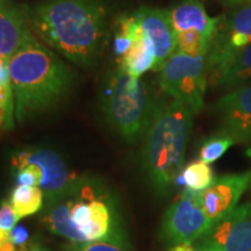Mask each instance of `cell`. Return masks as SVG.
Instances as JSON below:
<instances>
[{
  "instance_id": "6da1fadb",
  "label": "cell",
  "mask_w": 251,
  "mask_h": 251,
  "mask_svg": "<svg viewBox=\"0 0 251 251\" xmlns=\"http://www.w3.org/2000/svg\"><path fill=\"white\" fill-rule=\"evenodd\" d=\"M106 8L100 0H47L28 14L37 36L78 65H91L106 37Z\"/></svg>"
},
{
  "instance_id": "7a4b0ae2",
  "label": "cell",
  "mask_w": 251,
  "mask_h": 251,
  "mask_svg": "<svg viewBox=\"0 0 251 251\" xmlns=\"http://www.w3.org/2000/svg\"><path fill=\"white\" fill-rule=\"evenodd\" d=\"M43 224L72 243L111 242L125 247L118 213L107 194L80 179L64 196L47 202Z\"/></svg>"
},
{
  "instance_id": "3957f363",
  "label": "cell",
  "mask_w": 251,
  "mask_h": 251,
  "mask_svg": "<svg viewBox=\"0 0 251 251\" xmlns=\"http://www.w3.org/2000/svg\"><path fill=\"white\" fill-rule=\"evenodd\" d=\"M15 118L25 122L55 105L70 89L72 75L51 50L35 40L7 59Z\"/></svg>"
},
{
  "instance_id": "277c9868",
  "label": "cell",
  "mask_w": 251,
  "mask_h": 251,
  "mask_svg": "<svg viewBox=\"0 0 251 251\" xmlns=\"http://www.w3.org/2000/svg\"><path fill=\"white\" fill-rule=\"evenodd\" d=\"M194 113L178 100L159 105L144 135L143 165L159 193H168L183 171Z\"/></svg>"
},
{
  "instance_id": "5b68a950",
  "label": "cell",
  "mask_w": 251,
  "mask_h": 251,
  "mask_svg": "<svg viewBox=\"0 0 251 251\" xmlns=\"http://www.w3.org/2000/svg\"><path fill=\"white\" fill-rule=\"evenodd\" d=\"M159 105L140 78L118 68L106 80L102 111L111 127L129 142L146 135Z\"/></svg>"
},
{
  "instance_id": "8992f818",
  "label": "cell",
  "mask_w": 251,
  "mask_h": 251,
  "mask_svg": "<svg viewBox=\"0 0 251 251\" xmlns=\"http://www.w3.org/2000/svg\"><path fill=\"white\" fill-rule=\"evenodd\" d=\"M207 83L206 57L175 52L159 70V87L175 100L186 105L194 114L205 105Z\"/></svg>"
},
{
  "instance_id": "52a82bcc",
  "label": "cell",
  "mask_w": 251,
  "mask_h": 251,
  "mask_svg": "<svg viewBox=\"0 0 251 251\" xmlns=\"http://www.w3.org/2000/svg\"><path fill=\"white\" fill-rule=\"evenodd\" d=\"M251 43V4L222 17L219 29L206 55V69L211 81L227 63Z\"/></svg>"
},
{
  "instance_id": "ba28073f",
  "label": "cell",
  "mask_w": 251,
  "mask_h": 251,
  "mask_svg": "<svg viewBox=\"0 0 251 251\" xmlns=\"http://www.w3.org/2000/svg\"><path fill=\"white\" fill-rule=\"evenodd\" d=\"M211 228V222L203 211L201 192L186 188L166 211L162 234L164 240L174 246L192 244Z\"/></svg>"
},
{
  "instance_id": "9c48e42d",
  "label": "cell",
  "mask_w": 251,
  "mask_h": 251,
  "mask_svg": "<svg viewBox=\"0 0 251 251\" xmlns=\"http://www.w3.org/2000/svg\"><path fill=\"white\" fill-rule=\"evenodd\" d=\"M15 170L26 165H36L42 171L40 188L47 202L67 194L78 183L77 176L71 172L57 153L49 149H25L12 158Z\"/></svg>"
},
{
  "instance_id": "30bf717a",
  "label": "cell",
  "mask_w": 251,
  "mask_h": 251,
  "mask_svg": "<svg viewBox=\"0 0 251 251\" xmlns=\"http://www.w3.org/2000/svg\"><path fill=\"white\" fill-rule=\"evenodd\" d=\"M192 244L201 251H251V202L237 206Z\"/></svg>"
},
{
  "instance_id": "8fae6325",
  "label": "cell",
  "mask_w": 251,
  "mask_h": 251,
  "mask_svg": "<svg viewBox=\"0 0 251 251\" xmlns=\"http://www.w3.org/2000/svg\"><path fill=\"white\" fill-rule=\"evenodd\" d=\"M220 133L235 143H251V83L229 91L214 105Z\"/></svg>"
},
{
  "instance_id": "7c38bea8",
  "label": "cell",
  "mask_w": 251,
  "mask_h": 251,
  "mask_svg": "<svg viewBox=\"0 0 251 251\" xmlns=\"http://www.w3.org/2000/svg\"><path fill=\"white\" fill-rule=\"evenodd\" d=\"M250 179L251 171L226 175L216 178L211 186L201 192L203 211L212 227L236 208L238 200L249 186Z\"/></svg>"
},
{
  "instance_id": "4fadbf2b",
  "label": "cell",
  "mask_w": 251,
  "mask_h": 251,
  "mask_svg": "<svg viewBox=\"0 0 251 251\" xmlns=\"http://www.w3.org/2000/svg\"><path fill=\"white\" fill-rule=\"evenodd\" d=\"M134 14L139 20L142 33L151 42L156 57L155 71H159L177 48V35L172 26L169 9L143 6Z\"/></svg>"
},
{
  "instance_id": "5bb4252c",
  "label": "cell",
  "mask_w": 251,
  "mask_h": 251,
  "mask_svg": "<svg viewBox=\"0 0 251 251\" xmlns=\"http://www.w3.org/2000/svg\"><path fill=\"white\" fill-rule=\"evenodd\" d=\"M35 40L23 12L7 0H0V57L8 59Z\"/></svg>"
},
{
  "instance_id": "9a60e30c",
  "label": "cell",
  "mask_w": 251,
  "mask_h": 251,
  "mask_svg": "<svg viewBox=\"0 0 251 251\" xmlns=\"http://www.w3.org/2000/svg\"><path fill=\"white\" fill-rule=\"evenodd\" d=\"M176 33L193 30L214 39L222 17L211 18L200 0H181L169 9Z\"/></svg>"
},
{
  "instance_id": "2e32d148",
  "label": "cell",
  "mask_w": 251,
  "mask_h": 251,
  "mask_svg": "<svg viewBox=\"0 0 251 251\" xmlns=\"http://www.w3.org/2000/svg\"><path fill=\"white\" fill-rule=\"evenodd\" d=\"M119 68L135 78L156 69V57L150 40L141 33L130 49L119 61Z\"/></svg>"
},
{
  "instance_id": "e0dca14e",
  "label": "cell",
  "mask_w": 251,
  "mask_h": 251,
  "mask_svg": "<svg viewBox=\"0 0 251 251\" xmlns=\"http://www.w3.org/2000/svg\"><path fill=\"white\" fill-rule=\"evenodd\" d=\"M211 83L227 90H235L251 83V43L235 55Z\"/></svg>"
},
{
  "instance_id": "ac0fdd59",
  "label": "cell",
  "mask_w": 251,
  "mask_h": 251,
  "mask_svg": "<svg viewBox=\"0 0 251 251\" xmlns=\"http://www.w3.org/2000/svg\"><path fill=\"white\" fill-rule=\"evenodd\" d=\"M43 199L45 194L40 187L19 185L12 192L9 203L17 212L19 218L23 219L39 212L43 206Z\"/></svg>"
},
{
  "instance_id": "d6986e66",
  "label": "cell",
  "mask_w": 251,
  "mask_h": 251,
  "mask_svg": "<svg viewBox=\"0 0 251 251\" xmlns=\"http://www.w3.org/2000/svg\"><path fill=\"white\" fill-rule=\"evenodd\" d=\"M141 33H142V29H141L139 20L134 13L119 18L114 43H113L114 54L119 58H121L130 49L134 41L139 37Z\"/></svg>"
},
{
  "instance_id": "ffe728a7",
  "label": "cell",
  "mask_w": 251,
  "mask_h": 251,
  "mask_svg": "<svg viewBox=\"0 0 251 251\" xmlns=\"http://www.w3.org/2000/svg\"><path fill=\"white\" fill-rule=\"evenodd\" d=\"M180 178L186 185V188L194 192H203L215 179L209 164H206L200 159L185 166L180 174Z\"/></svg>"
},
{
  "instance_id": "44dd1931",
  "label": "cell",
  "mask_w": 251,
  "mask_h": 251,
  "mask_svg": "<svg viewBox=\"0 0 251 251\" xmlns=\"http://www.w3.org/2000/svg\"><path fill=\"white\" fill-rule=\"evenodd\" d=\"M176 35H177L176 52L193 56V57H206L213 42L212 37L193 30L176 33Z\"/></svg>"
},
{
  "instance_id": "7402d4cb",
  "label": "cell",
  "mask_w": 251,
  "mask_h": 251,
  "mask_svg": "<svg viewBox=\"0 0 251 251\" xmlns=\"http://www.w3.org/2000/svg\"><path fill=\"white\" fill-rule=\"evenodd\" d=\"M234 144V140L228 135L224 133L214 135L202 143L199 151V159L206 164H211L224 156V153Z\"/></svg>"
},
{
  "instance_id": "603a6c76",
  "label": "cell",
  "mask_w": 251,
  "mask_h": 251,
  "mask_svg": "<svg viewBox=\"0 0 251 251\" xmlns=\"http://www.w3.org/2000/svg\"><path fill=\"white\" fill-rule=\"evenodd\" d=\"M15 102L11 81L0 84V129H12L14 127Z\"/></svg>"
},
{
  "instance_id": "cb8c5ba5",
  "label": "cell",
  "mask_w": 251,
  "mask_h": 251,
  "mask_svg": "<svg viewBox=\"0 0 251 251\" xmlns=\"http://www.w3.org/2000/svg\"><path fill=\"white\" fill-rule=\"evenodd\" d=\"M19 220L20 218H19L11 203L4 202L0 206V230L11 233L17 227Z\"/></svg>"
},
{
  "instance_id": "d4e9b609",
  "label": "cell",
  "mask_w": 251,
  "mask_h": 251,
  "mask_svg": "<svg viewBox=\"0 0 251 251\" xmlns=\"http://www.w3.org/2000/svg\"><path fill=\"white\" fill-rule=\"evenodd\" d=\"M69 251H127L124 246L111 242L74 243Z\"/></svg>"
},
{
  "instance_id": "484cf974",
  "label": "cell",
  "mask_w": 251,
  "mask_h": 251,
  "mask_svg": "<svg viewBox=\"0 0 251 251\" xmlns=\"http://www.w3.org/2000/svg\"><path fill=\"white\" fill-rule=\"evenodd\" d=\"M28 240V233L24 227H19L17 226L13 230L11 231V242L15 247H23L26 244Z\"/></svg>"
},
{
  "instance_id": "4316f807",
  "label": "cell",
  "mask_w": 251,
  "mask_h": 251,
  "mask_svg": "<svg viewBox=\"0 0 251 251\" xmlns=\"http://www.w3.org/2000/svg\"><path fill=\"white\" fill-rule=\"evenodd\" d=\"M169 251H201V250H199L198 248H196L191 243H184V244H177V246H174Z\"/></svg>"
},
{
  "instance_id": "83f0119b",
  "label": "cell",
  "mask_w": 251,
  "mask_h": 251,
  "mask_svg": "<svg viewBox=\"0 0 251 251\" xmlns=\"http://www.w3.org/2000/svg\"><path fill=\"white\" fill-rule=\"evenodd\" d=\"M15 251H47L43 249V248H41L39 246H36V244H29V246H25L23 247H19L17 250Z\"/></svg>"
},
{
  "instance_id": "f1b7e54d",
  "label": "cell",
  "mask_w": 251,
  "mask_h": 251,
  "mask_svg": "<svg viewBox=\"0 0 251 251\" xmlns=\"http://www.w3.org/2000/svg\"><path fill=\"white\" fill-rule=\"evenodd\" d=\"M11 241V233L8 231H4V230H0V248L2 246H5L6 243Z\"/></svg>"
},
{
  "instance_id": "f546056e",
  "label": "cell",
  "mask_w": 251,
  "mask_h": 251,
  "mask_svg": "<svg viewBox=\"0 0 251 251\" xmlns=\"http://www.w3.org/2000/svg\"><path fill=\"white\" fill-rule=\"evenodd\" d=\"M224 1L229 6H243L251 4V0H224Z\"/></svg>"
},
{
  "instance_id": "4dcf8cb0",
  "label": "cell",
  "mask_w": 251,
  "mask_h": 251,
  "mask_svg": "<svg viewBox=\"0 0 251 251\" xmlns=\"http://www.w3.org/2000/svg\"><path fill=\"white\" fill-rule=\"evenodd\" d=\"M18 248L15 247L14 244L11 242V241H9V242L6 243L5 246H2L1 248H0V251H15Z\"/></svg>"
}]
</instances>
